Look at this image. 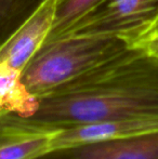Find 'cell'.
I'll return each instance as SVG.
<instances>
[{
    "label": "cell",
    "instance_id": "6da1fadb",
    "mask_svg": "<svg viewBox=\"0 0 158 159\" xmlns=\"http://www.w3.org/2000/svg\"><path fill=\"white\" fill-rule=\"evenodd\" d=\"M131 118H158V59L133 47L39 96L32 116H4L0 124L53 132Z\"/></svg>",
    "mask_w": 158,
    "mask_h": 159
},
{
    "label": "cell",
    "instance_id": "9c48e42d",
    "mask_svg": "<svg viewBox=\"0 0 158 159\" xmlns=\"http://www.w3.org/2000/svg\"><path fill=\"white\" fill-rule=\"evenodd\" d=\"M48 0H0V51Z\"/></svg>",
    "mask_w": 158,
    "mask_h": 159
},
{
    "label": "cell",
    "instance_id": "52a82bcc",
    "mask_svg": "<svg viewBox=\"0 0 158 159\" xmlns=\"http://www.w3.org/2000/svg\"><path fill=\"white\" fill-rule=\"evenodd\" d=\"M54 133L0 124V159H36L51 151Z\"/></svg>",
    "mask_w": 158,
    "mask_h": 159
},
{
    "label": "cell",
    "instance_id": "3957f363",
    "mask_svg": "<svg viewBox=\"0 0 158 159\" xmlns=\"http://www.w3.org/2000/svg\"><path fill=\"white\" fill-rule=\"evenodd\" d=\"M157 15L158 0H100L60 37L110 36L121 38L131 46Z\"/></svg>",
    "mask_w": 158,
    "mask_h": 159
},
{
    "label": "cell",
    "instance_id": "8992f818",
    "mask_svg": "<svg viewBox=\"0 0 158 159\" xmlns=\"http://www.w3.org/2000/svg\"><path fill=\"white\" fill-rule=\"evenodd\" d=\"M56 0H48L0 51V62L22 71L39 50L53 25Z\"/></svg>",
    "mask_w": 158,
    "mask_h": 159
},
{
    "label": "cell",
    "instance_id": "277c9868",
    "mask_svg": "<svg viewBox=\"0 0 158 159\" xmlns=\"http://www.w3.org/2000/svg\"><path fill=\"white\" fill-rule=\"evenodd\" d=\"M36 159H158V131L54 148Z\"/></svg>",
    "mask_w": 158,
    "mask_h": 159
},
{
    "label": "cell",
    "instance_id": "8fae6325",
    "mask_svg": "<svg viewBox=\"0 0 158 159\" xmlns=\"http://www.w3.org/2000/svg\"><path fill=\"white\" fill-rule=\"evenodd\" d=\"M130 47L141 49L147 54L158 59V15L152 25Z\"/></svg>",
    "mask_w": 158,
    "mask_h": 159
},
{
    "label": "cell",
    "instance_id": "ba28073f",
    "mask_svg": "<svg viewBox=\"0 0 158 159\" xmlns=\"http://www.w3.org/2000/svg\"><path fill=\"white\" fill-rule=\"evenodd\" d=\"M22 71L0 62V118L4 116L28 117L39 107V98L25 87Z\"/></svg>",
    "mask_w": 158,
    "mask_h": 159
},
{
    "label": "cell",
    "instance_id": "5b68a950",
    "mask_svg": "<svg viewBox=\"0 0 158 159\" xmlns=\"http://www.w3.org/2000/svg\"><path fill=\"white\" fill-rule=\"evenodd\" d=\"M154 131H158V118H131L80 125L55 131L51 149L84 143L130 138Z\"/></svg>",
    "mask_w": 158,
    "mask_h": 159
},
{
    "label": "cell",
    "instance_id": "7a4b0ae2",
    "mask_svg": "<svg viewBox=\"0 0 158 159\" xmlns=\"http://www.w3.org/2000/svg\"><path fill=\"white\" fill-rule=\"evenodd\" d=\"M110 36H63L46 41L23 68L25 87L39 96L100 66L129 48Z\"/></svg>",
    "mask_w": 158,
    "mask_h": 159
},
{
    "label": "cell",
    "instance_id": "30bf717a",
    "mask_svg": "<svg viewBox=\"0 0 158 159\" xmlns=\"http://www.w3.org/2000/svg\"><path fill=\"white\" fill-rule=\"evenodd\" d=\"M100 0H56L53 25L46 41L56 39L73 26Z\"/></svg>",
    "mask_w": 158,
    "mask_h": 159
}]
</instances>
